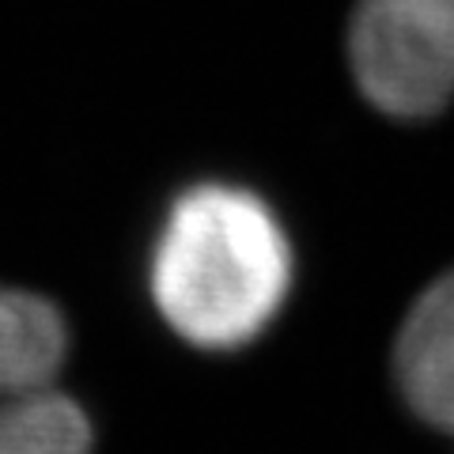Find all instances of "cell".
Listing matches in <instances>:
<instances>
[{"mask_svg": "<svg viewBox=\"0 0 454 454\" xmlns=\"http://www.w3.org/2000/svg\"><path fill=\"white\" fill-rule=\"evenodd\" d=\"M348 65L375 110L432 118L454 95V0H360Z\"/></svg>", "mask_w": 454, "mask_h": 454, "instance_id": "3957f363", "label": "cell"}, {"mask_svg": "<svg viewBox=\"0 0 454 454\" xmlns=\"http://www.w3.org/2000/svg\"><path fill=\"white\" fill-rule=\"evenodd\" d=\"M394 382L409 413L454 439V269L409 307L394 340Z\"/></svg>", "mask_w": 454, "mask_h": 454, "instance_id": "277c9868", "label": "cell"}, {"mask_svg": "<svg viewBox=\"0 0 454 454\" xmlns=\"http://www.w3.org/2000/svg\"><path fill=\"white\" fill-rule=\"evenodd\" d=\"M68 325L46 295L0 284V454H91V417L61 382Z\"/></svg>", "mask_w": 454, "mask_h": 454, "instance_id": "7a4b0ae2", "label": "cell"}, {"mask_svg": "<svg viewBox=\"0 0 454 454\" xmlns=\"http://www.w3.org/2000/svg\"><path fill=\"white\" fill-rule=\"evenodd\" d=\"M292 280V239L247 186L197 182L182 190L152 239V303L170 333L201 352L258 340L288 303Z\"/></svg>", "mask_w": 454, "mask_h": 454, "instance_id": "6da1fadb", "label": "cell"}]
</instances>
